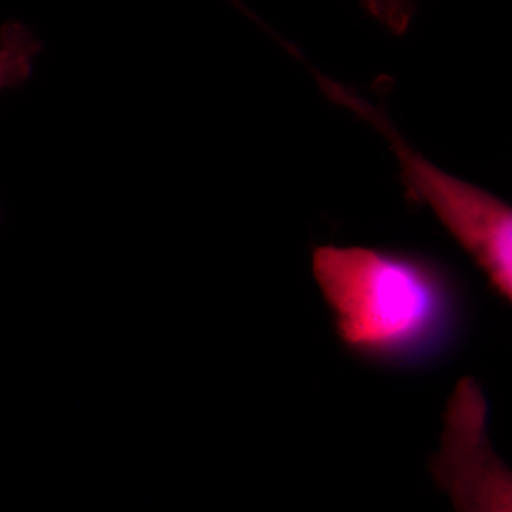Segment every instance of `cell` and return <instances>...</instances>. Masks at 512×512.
<instances>
[{
  "label": "cell",
  "mask_w": 512,
  "mask_h": 512,
  "mask_svg": "<svg viewBox=\"0 0 512 512\" xmlns=\"http://www.w3.org/2000/svg\"><path fill=\"white\" fill-rule=\"evenodd\" d=\"M42 54L40 38L23 23L8 21L0 27V93L25 84Z\"/></svg>",
  "instance_id": "obj_4"
},
{
  "label": "cell",
  "mask_w": 512,
  "mask_h": 512,
  "mask_svg": "<svg viewBox=\"0 0 512 512\" xmlns=\"http://www.w3.org/2000/svg\"><path fill=\"white\" fill-rule=\"evenodd\" d=\"M311 272L340 344L363 363L421 368L458 348L469 300L461 277L440 258L321 245L311 256Z\"/></svg>",
  "instance_id": "obj_1"
},
{
  "label": "cell",
  "mask_w": 512,
  "mask_h": 512,
  "mask_svg": "<svg viewBox=\"0 0 512 512\" xmlns=\"http://www.w3.org/2000/svg\"><path fill=\"white\" fill-rule=\"evenodd\" d=\"M431 473L456 512H512V475L488 435V403L473 378L459 380L444 412Z\"/></svg>",
  "instance_id": "obj_3"
},
{
  "label": "cell",
  "mask_w": 512,
  "mask_h": 512,
  "mask_svg": "<svg viewBox=\"0 0 512 512\" xmlns=\"http://www.w3.org/2000/svg\"><path fill=\"white\" fill-rule=\"evenodd\" d=\"M327 92L378 129L393 150L410 200L425 205L471 256L499 298L512 300V211L509 203L431 164L370 103L323 80Z\"/></svg>",
  "instance_id": "obj_2"
},
{
  "label": "cell",
  "mask_w": 512,
  "mask_h": 512,
  "mask_svg": "<svg viewBox=\"0 0 512 512\" xmlns=\"http://www.w3.org/2000/svg\"><path fill=\"white\" fill-rule=\"evenodd\" d=\"M372 2H380L384 6V2H393V0H372Z\"/></svg>",
  "instance_id": "obj_5"
}]
</instances>
